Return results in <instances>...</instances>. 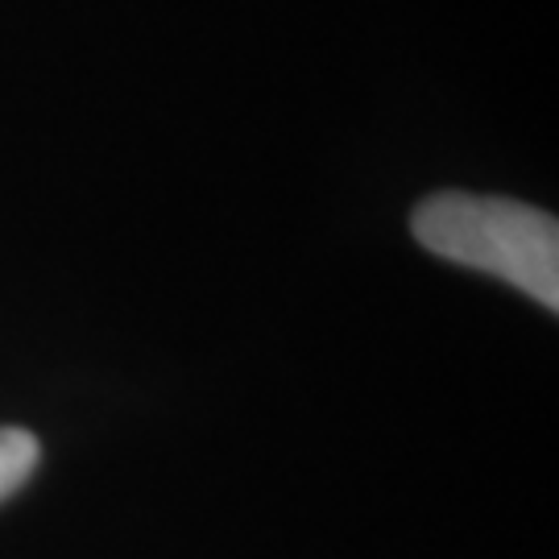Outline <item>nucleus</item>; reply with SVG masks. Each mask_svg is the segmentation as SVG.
Segmentation results:
<instances>
[{"label":"nucleus","mask_w":559,"mask_h":559,"mask_svg":"<svg viewBox=\"0 0 559 559\" xmlns=\"http://www.w3.org/2000/svg\"><path fill=\"white\" fill-rule=\"evenodd\" d=\"M411 228L427 253L493 274L547 311H559V224L551 212L519 200L440 191L415 207Z\"/></svg>","instance_id":"1"},{"label":"nucleus","mask_w":559,"mask_h":559,"mask_svg":"<svg viewBox=\"0 0 559 559\" xmlns=\"http://www.w3.org/2000/svg\"><path fill=\"white\" fill-rule=\"evenodd\" d=\"M41 448L29 431L21 427H0V501L13 498L38 468Z\"/></svg>","instance_id":"2"}]
</instances>
